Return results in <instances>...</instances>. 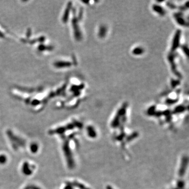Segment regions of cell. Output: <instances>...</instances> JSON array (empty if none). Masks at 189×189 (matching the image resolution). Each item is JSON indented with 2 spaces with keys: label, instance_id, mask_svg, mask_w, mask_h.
I'll use <instances>...</instances> for the list:
<instances>
[{
  "label": "cell",
  "instance_id": "6da1fadb",
  "mask_svg": "<svg viewBox=\"0 0 189 189\" xmlns=\"http://www.w3.org/2000/svg\"><path fill=\"white\" fill-rule=\"evenodd\" d=\"M180 32H177L176 33V35L174 37L173 39V44L172 45V51H174L175 49L179 47L180 41Z\"/></svg>",
  "mask_w": 189,
  "mask_h": 189
},
{
  "label": "cell",
  "instance_id": "7a4b0ae2",
  "mask_svg": "<svg viewBox=\"0 0 189 189\" xmlns=\"http://www.w3.org/2000/svg\"><path fill=\"white\" fill-rule=\"evenodd\" d=\"M153 10L160 15H164V10L162 7L160 6L155 5L153 7Z\"/></svg>",
  "mask_w": 189,
  "mask_h": 189
},
{
  "label": "cell",
  "instance_id": "3957f363",
  "mask_svg": "<svg viewBox=\"0 0 189 189\" xmlns=\"http://www.w3.org/2000/svg\"><path fill=\"white\" fill-rule=\"evenodd\" d=\"M133 52H134V54H141L143 53V51H142V48L138 47V48L134 49Z\"/></svg>",
  "mask_w": 189,
  "mask_h": 189
}]
</instances>
